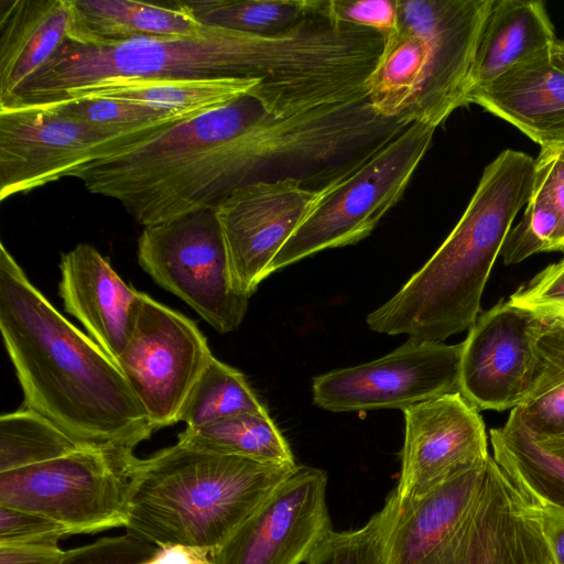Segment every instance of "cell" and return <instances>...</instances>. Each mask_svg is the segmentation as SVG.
<instances>
[{
	"label": "cell",
	"instance_id": "obj_1",
	"mask_svg": "<svg viewBox=\"0 0 564 564\" xmlns=\"http://www.w3.org/2000/svg\"><path fill=\"white\" fill-rule=\"evenodd\" d=\"M328 56L327 37L311 19L274 35L205 26L193 35L101 45L66 41L0 106L73 99L117 82L240 77L260 80L258 96L274 111L282 112L301 105L314 93Z\"/></svg>",
	"mask_w": 564,
	"mask_h": 564
},
{
	"label": "cell",
	"instance_id": "obj_2",
	"mask_svg": "<svg viewBox=\"0 0 564 564\" xmlns=\"http://www.w3.org/2000/svg\"><path fill=\"white\" fill-rule=\"evenodd\" d=\"M0 330L31 409L83 447L127 449L155 431L117 362L62 315L0 243Z\"/></svg>",
	"mask_w": 564,
	"mask_h": 564
},
{
	"label": "cell",
	"instance_id": "obj_3",
	"mask_svg": "<svg viewBox=\"0 0 564 564\" xmlns=\"http://www.w3.org/2000/svg\"><path fill=\"white\" fill-rule=\"evenodd\" d=\"M535 159L507 149L484 170L460 219L426 263L384 304L366 317L386 335L426 341L469 329L511 225L528 204Z\"/></svg>",
	"mask_w": 564,
	"mask_h": 564
},
{
	"label": "cell",
	"instance_id": "obj_4",
	"mask_svg": "<svg viewBox=\"0 0 564 564\" xmlns=\"http://www.w3.org/2000/svg\"><path fill=\"white\" fill-rule=\"evenodd\" d=\"M297 468L177 442L137 458L127 533L153 543L223 545Z\"/></svg>",
	"mask_w": 564,
	"mask_h": 564
},
{
	"label": "cell",
	"instance_id": "obj_5",
	"mask_svg": "<svg viewBox=\"0 0 564 564\" xmlns=\"http://www.w3.org/2000/svg\"><path fill=\"white\" fill-rule=\"evenodd\" d=\"M435 129L412 122L330 180L327 192L273 259L269 275L319 251L369 236L401 198Z\"/></svg>",
	"mask_w": 564,
	"mask_h": 564
},
{
	"label": "cell",
	"instance_id": "obj_6",
	"mask_svg": "<svg viewBox=\"0 0 564 564\" xmlns=\"http://www.w3.org/2000/svg\"><path fill=\"white\" fill-rule=\"evenodd\" d=\"M133 451L83 447L0 473V506L54 520L73 534L126 527Z\"/></svg>",
	"mask_w": 564,
	"mask_h": 564
},
{
	"label": "cell",
	"instance_id": "obj_7",
	"mask_svg": "<svg viewBox=\"0 0 564 564\" xmlns=\"http://www.w3.org/2000/svg\"><path fill=\"white\" fill-rule=\"evenodd\" d=\"M180 121L102 128L61 115L43 104L0 106V200L72 176L85 165L133 147Z\"/></svg>",
	"mask_w": 564,
	"mask_h": 564
},
{
	"label": "cell",
	"instance_id": "obj_8",
	"mask_svg": "<svg viewBox=\"0 0 564 564\" xmlns=\"http://www.w3.org/2000/svg\"><path fill=\"white\" fill-rule=\"evenodd\" d=\"M138 261L156 284L218 333L236 330L242 323L249 296L236 283L215 208L144 227Z\"/></svg>",
	"mask_w": 564,
	"mask_h": 564
},
{
	"label": "cell",
	"instance_id": "obj_9",
	"mask_svg": "<svg viewBox=\"0 0 564 564\" xmlns=\"http://www.w3.org/2000/svg\"><path fill=\"white\" fill-rule=\"evenodd\" d=\"M213 356L191 318L142 292L133 330L116 362L158 430L178 422Z\"/></svg>",
	"mask_w": 564,
	"mask_h": 564
},
{
	"label": "cell",
	"instance_id": "obj_10",
	"mask_svg": "<svg viewBox=\"0 0 564 564\" xmlns=\"http://www.w3.org/2000/svg\"><path fill=\"white\" fill-rule=\"evenodd\" d=\"M462 349L463 343L409 338L379 359L315 377L313 401L332 412L404 410L459 392Z\"/></svg>",
	"mask_w": 564,
	"mask_h": 564
},
{
	"label": "cell",
	"instance_id": "obj_11",
	"mask_svg": "<svg viewBox=\"0 0 564 564\" xmlns=\"http://www.w3.org/2000/svg\"><path fill=\"white\" fill-rule=\"evenodd\" d=\"M494 0H398V26L419 35L427 58L420 86L401 118L442 124L466 106L477 42Z\"/></svg>",
	"mask_w": 564,
	"mask_h": 564
},
{
	"label": "cell",
	"instance_id": "obj_12",
	"mask_svg": "<svg viewBox=\"0 0 564 564\" xmlns=\"http://www.w3.org/2000/svg\"><path fill=\"white\" fill-rule=\"evenodd\" d=\"M329 182L313 188L296 177L257 181L235 189L215 208L236 283L249 297Z\"/></svg>",
	"mask_w": 564,
	"mask_h": 564
},
{
	"label": "cell",
	"instance_id": "obj_13",
	"mask_svg": "<svg viewBox=\"0 0 564 564\" xmlns=\"http://www.w3.org/2000/svg\"><path fill=\"white\" fill-rule=\"evenodd\" d=\"M327 475L297 466L218 549L212 564H301L333 531Z\"/></svg>",
	"mask_w": 564,
	"mask_h": 564
},
{
	"label": "cell",
	"instance_id": "obj_14",
	"mask_svg": "<svg viewBox=\"0 0 564 564\" xmlns=\"http://www.w3.org/2000/svg\"><path fill=\"white\" fill-rule=\"evenodd\" d=\"M401 471L392 490L395 507L424 496L452 476L486 463L489 454L479 411L459 392L404 410Z\"/></svg>",
	"mask_w": 564,
	"mask_h": 564
},
{
	"label": "cell",
	"instance_id": "obj_15",
	"mask_svg": "<svg viewBox=\"0 0 564 564\" xmlns=\"http://www.w3.org/2000/svg\"><path fill=\"white\" fill-rule=\"evenodd\" d=\"M543 324L503 300L478 315L462 341L459 393L478 411L517 408L529 389Z\"/></svg>",
	"mask_w": 564,
	"mask_h": 564
},
{
	"label": "cell",
	"instance_id": "obj_16",
	"mask_svg": "<svg viewBox=\"0 0 564 564\" xmlns=\"http://www.w3.org/2000/svg\"><path fill=\"white\" fill-rule=\"evenodd\" d=\"M441 564H555L530 500L489 456L480 491Z\"/></svg>",
	"mask_w": 564,
	"mask_h": 564
},
{
	"label": "cell",
	"instance_id": "obj_17",
	"mask_svg": "<svg viewBox=\"0 0 564 564\" xmlns=\"http://www.w3.org/2000/svg\"><path fill=\"white\" fill-rule=\"evenodd\" d=\"M59 271L64 310L117 361L133 330L142 292L127 284L88 243L63 253Z\"/></svg>",
	"mask_w": 564,
	"mask_h": 564
},
{
	"label": "cell",
	"instance_id": "obj_18",
	"mask_svg": "<svg viewBox=\"0 0 564 564\" xmlns=\"http://www.w3.org/2000/svg\"><path fill=\"white\" fill-rule=\"evenodd\" d=\"M486 464L452 476L403 507H395L392 491L389 494L387 564H441L480 491Z\"/></svg>",
	"mask_w": 564,
	"mask_h": 564
},
{
	"label": "cell",
	"instance_id": "obj_19",
	"mask_svg": "<svg viewBox=\"0 0 564 564\" xmlns=\"http://www.w3.org/2000/svg\"><path fill=\"white\" fill-rule=\"evenodd\" d=\"M469 104L511 123L541 148L564 143V70L553 64L550 48L470 90Z\"/></svg>",
	"mask_w": 564,
	"mask_h": 564
},
{
	"label": "cell",
	"instance_id": "obj_20",
	"mask_svg": "<svg viewBox=\"0 0 564 564\" xmlns=\"http://www.w3.org/2000/svg\"><path fill=\"white\" fill-rule=\"evenodd\" d=\"M70 24L69 0H0V102L56 54Z\"/></svg>",
	"mask_w": 564,
	"mask_h": 564
},
{
	"label": "cell",
	"instance_id": "obj_21",
	"mask_svg": "<svg viewBox=\"0 0 564 564\" xmlns=\"http://www.w3.org/2000/svg\"><path fill=\"white\" fill-rule=\"evenodd\" d=\"M556 40L543 1L494 0L475 50L467 94L550 48Z\"/></svg>",
	"mask_w": 564,
	"mask_h": 564
},
{
	"label": "cell",
	"instance_id": "obj_22",
	"mask_svg": "<svg viewBox=\"0 0 564 564\" xmlns=\"http://www.w3.org/2000/svg\"><path fill=\"white\" fill-rule=\"evenodd\" d=\"M69 37L101 45L143 37L185 36L202 32L182 1L167 4L133 0H69Z\"/></svg>",
	"mask_w": 564,
	"mask_h": 564
},
{
	"label": "cell",
	"instance_id": "obj_23",
	"mask_svg": "<svg viewBox=\"0 0 564 564\" xmlns=\"http://www.w3.org/2000/svg\"><path fill=\"white\" fill-rule=\"evenodd\" d=\"M509 417L541 447L564 456V321H544L529 389Z\"/></svg>",
	"mask_w": 564,
	"mask_h": 564
},
{
	"label": "cell",
	"instance_id": "obj_24",
	"mask_svg": "<svg viewBox=\"0 0 564 564\" xmlns=\"http://www.w3.org/2000/svg\"><path fill=\"white\" fill-rule=\"evenodd\" d=\"M489 437L492 458L530 500L564 511V456L541 447L509 416Z\"/></svg>",
	"mask_w": 564,
	"mask_h": 564
},
{
	"label": "cell",
	"instance_id": "obj_25",
	"mask_svg": "<svg viewBox=\"0 0 564 564\" xmlns=\"http://www.w3.org/2000/svg\"><path fill=\"white\" fill-rule=\"evenodd\" d=\"M259 85L258 79L240 77L127 80L102 85L78 97L120 99L172 111L196 112L228 104Z\"/></svg>",
	"mask_w": 564,
	"mask_h": 564
},
{
	"label": "cell",
	"instance_id": "obj_26",
	"mask_svg": "<svg viewBox=\"0 0 564 564\" xmlns=\"http://www.w3.org/2000/svg\"><path fill=\"white\" fill-rule=\"evenodd\" d=\"M177 442L207 452L297 466L286 438L269 411L241 413L197 427H186L178 434Z\"/></svg>",
	"mask_w": 564,
	"mask_h": 564
},
{
	"label": "cell",
	"instance_id": "obj_27",
	"mask_svg": "<svg viewBox=\"0 0 564 564\" xmlns=\"http://www.w3.org/2000/svg\"><path fill=\"white\" fill-rule=\"evenodd\" d=\"M426 58V44L419 35L398 26L384 37L366 85L367 99L379 116L402 119L420 86Z\"/></svg>",
	"mask_w": 564,
	"mask_h": 564
},
{
	"label": "cell",
	"instance_id": "obj_28",
	"mask_svg": "<svg viewBox=\"0 0 564 564\" xmlns=\"http://www.w3.org/2000/svg\"><path fill=\"white\" fill-rule=\"evenodd\" d=\"M245 375L213 356L178 415L186 427H197L241 413L267 412Z\"/></svg>",
	"mask_w": 564,
	"mask_h": 564
},
{
	"label": "cell",
	"instance_id": "obj_29",
	"mask_svg": "<svg viewBox=\"0 0 564 564\" xmlns=\"http://www.w3.org/2000/svg\"><path fill=\"white\" fill-rule=\"evenodd\" d=\"M205 26L274 35L292 29L313 9L315 0H192L182 1Z\"/></svg>",
	"mask_w": 564,
	"mask_h": 564
},
{
	"label": "cell",
	"instance_id": "obj_30",
	"mask_svg": "<svg viewBox=\"0 0 564 564\" xmlns=\"http://www.w3.org/2000/svg\"><path fill=\"white\" fill-rule=\"evenodd\" d=\"M83 448L25 406L0 416V473L54 459Z\"/></svg>",
	"mask_w": 564,
	"mask_h": 564
},
{
	"label": "cell",
	"instance_id": "obj_31",
	"mask_svg": "<svg viewBox=\"0 0 564 564\" xmlns=\"http://www.w3.org/2000/svg\"><path fill=\"white\" fill-rule=\"evenodd\" d=\"M43 105L61 115L95 127L118 129L178 121L203 112L172 111L142 102L89 96Z\"/></svg>",
	"mask_w": 564,
	"mask_h": 564
},
{
	"label": "cell",
	"instance_id": "obj_32",
	"mask_svg": "<svg viewBox=\"0 0 564 564\" xmlns=\"http://www.w3.org/2000/svg\"><path fill=\"white\" fill-rule=\"evenodd\" d=\"M564 250V227L560 214L545 198L532 195L520 221L511 227L500 256L516 264L532 254Z\"/></svg>",
	"mask_w": 564,
	"mask_h": 564
},
{
	"label": "cell",
	"instance_id": "obj_33",
	"mask_svg": "<svg viewBox=\"0 0 564 564\" xmlns=\"http://www.w3.org/2000/svg\"><path fill=\"white\" fill-rule=\"evenodd\" d=\"M388 506L360 529L332 531L312 553L306 564H387L386 525Z\"/></svg>",
	"mask_w": 564,
	"mask_h": 564
},
{
	"label": "cell",
	"instance_id": "obj_34",
	"mask_svg": "<svg viewBox=\"0 0 564 564\" xmlns=\"http://www.w3.org/2000/svg\"><path fill=\"white\" fill-rule=\"evenodd\" d=\"M508 302L542 321H564V259L519 286Z\"/></svg>",
	"mask_w": 564,
	"mask_h": 564
},
{
	"label": "cell",
	"instance_id": "obj_35",
	"mask_svg": "<svg viewBox=\"0 0 564 564\" xmlns=\"http://www.w3.org/2000/svg\"><path fill=\"white\" fill-rule=\"evenodd\" d=\"M158 549L159 545L126 533L66 551L64 564H141Z\"/></svg>",
	"mask_w": 564,
	"mask_h": 564
},
{
	"label": "cell",
	"instance_id": "obj_36",
	"mask_svg": "<svg viewBox=\"0 0 564 564\" xmlns=\"http://www.w3.org/2000/svg\"><path fill=\"white\" fill-rule=\"evenodd\" d=\"M338 21L370 29L384 37L398 28V0H327Z\"/></svg>",
	"mask_w": 564,
	"mask_h": 564
},
{
	"label": "cell",
	"instance_id": "obj_37",
	"mask_svg": "<svg viewBox=\"0 0 564 564\" xmlns=\"http://www.w3.org/2000/svg\"><path fill=\"white\" fill-rule=\"evenodd\" d=\"M72 531L46 517L0 506V544L58 542Z\"/></svg>",
	"mask_w": 564,
	"mask_h": 564
},
{
	"label": "cell",
	"instance_id": "obj_38",
	"mask_svg": "<svg viewBox=\"0 0 564 564\" xmlns=\"http://www.w3.org/2000/svg\"><path fill=\"white\" fill-rule=\"evenodd\" d=\"M532 195L549 200L564 227V143L541 148L535 159Z\"/></svg>",
	"mask_w": 564,
	"mask_h": 564
},
{
	"label": "cell",
	"instance_id": "obj_39",
	"mask_svg": "<svg viewBox=\"0 0 564 564\" xmlns=\"http://www.w3.org/2000/svg\"><path fill=\"white\" fill-rule=\"evenodd\" d=\"M65 553L55 541L0 544V564H64Z\"/></svg>",
	"mask_w": 564,
	"mask_h": 564
},
{
	"label": "cell",
	"instance_id": "obj_40",
	"mask_svg": "<svg viewBox=\"0 0 564 564\" xmlns=\"http://www.w3.org/2000/svg\"><path fill=\"white\" fill-rule=\"evenodd\" d=\"M141 564H212L210 551L197 546L170 543L159 546L154 555Z\"/></svg>",
	"mask_w": 564,
	"mask_h": 564
},
{
	"label": "cell",
	"instance_id": "obj_41",
	"mask_svg": "<svg viewBox=\"0 0 564 564\" xmlns=\"http://www.w3.org/2000/svg\"><path fill=\"white\" fill-rule=\"evenodd\" d=\"M542 524L555 564H564V511L541 507Z\"/></svg>",
	"mask_w": 564,
	"mask_h": 564
},
{
	"label": "cell",
	"instance_id": "obj_42",
	"mask_svg": "<svg viewBox=\"0 0 564 564\" xmlns=\"http://www.w3.org/2000/svg\"><path fill=\"white\" fill-rule=\"evenodd\" d=\"M550 55L553 64L564 70V40H556L551 45Z\"/></svg>",
	"mask_w": 564,
	"mask_h": 564
}]
</instances>
